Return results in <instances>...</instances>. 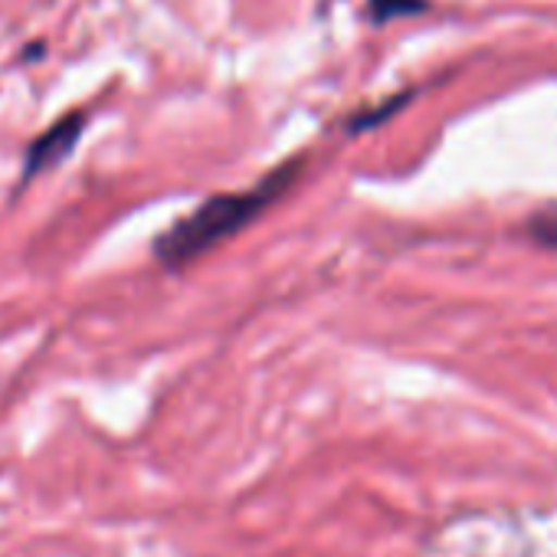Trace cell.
I'll return each instance as SVG.
<instances>
[{
	"mask_svg": "<svg viewBox=\"0 0 557 557\" xmlns=\"http://www.w3.org/2000/svg\"><path fill=\"white\" fill-rule=\"evenodd\" d=\"M531 233L537 236V243L544 246H557V207L550 210H537L531 216Z\"/></svg>",
	"mask_w": 557,
	"mask_h": 557,
	"instance_id": "cell-4",
	"label": "cell"
},
{
	"mask_svg": "<svg viewBox=\"0 0 557 557\" xmlns=\"http://www.w3.org/2000/svg\"><path fill=\"white\" fill-rule=\"evenodd\" d=\"M306 171V158H286L278 168H272L262 181H256L249 190H230L213 194L200 207H194L184 220L168 226L154 239V256L164 269L177 272L187 262L200 259L223 239L246 230L259 213H265L278 197H283Z\"/></svg>",
	"mask_w": 557,
	"mask_h": 557,
	"instance_id": "cell-1",
	"label": "cell"
},
{
	"mask_svg": "<svg viewBox=\"0 0 557 557\" xmlns=\"http://www.w3.org/2000/svg\"><path fill=\"white\" fill-rule=\"evenodd\" d=\"M86 125H89V115L79 112V109H76V112H66L63 119H57V122L27 148V154H24V181L40 177L44 171L60 168V164L76 151V145H79V138H83Z\"/></svg>",
	"mask_w": 557,
	"mask_h": 557,
	"instance_id": "cell-2",
	"label": "cell"
},
{
	"mask_svg": "<svg viewBox=\"0 0 557 557\" xmlns=\"http://www.w3.org/2000/svg\"><path fill=\"white\" fill-rule=\"evenodd\" d=\"M426 8V0H371V17L374 24H387L394 17H410Z\"/></svg>",
	"mask_w": 557,
	"mask_h": 557,
	"instance_id": "cell-3",
	"label": "cell"
}]
</instances>
